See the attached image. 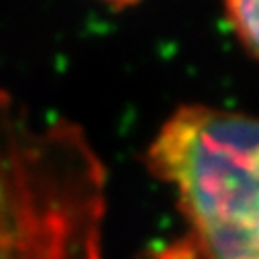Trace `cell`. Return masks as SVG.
I'll use <instances>...</instances> for the list:
<instances>
[{"label":"cell","mask_w":259,"mask_h":259,"mask_svg":"<svg viewBox=\"0 0 259 259\" xmlns=\"http://www.w3.org/2000/svg\"><path fill=\"white\" fill-rule=\"evenodd\" d=\"M104 190L76 124L0 92V259H100Z\"/></svg>","instance_id":"6da1fadb"},{"label":"cell","mask_w":259,"mask_h":259,"mask_svg":"<svg viewBox=\"0 0 259 259\" xmlns=\"http://www.w3.org/2000/svg\"><path fill=\"white\" fill-rule=\"evenodd\" d=\"M186 235L153 259H259V116L180 106L145 151Z\"/></svg>","instance_id":"7a4b0ae2"},{"label":"cell","mask_w":259,"mask_h":259,"mask_svg":"<svg viewBox=\"0 0 259 259\" xmlns=\"http://www.w3.org/2000/svg\"><path fill=\"white\" fill-rule=\"evenodd\" d=\"M223 9L237 39L259 61V0H223Z\"/></svg>","instance_id":"3957f363"},{"label":"cell","mask_w":259,"mask_h":259,"mask_svg":"<svg viewBox=\"0 0 259 259\" xmlns=\"http://www.w3.org/2000/svg\"><path fill=\"white\" fill-rule=\"evenodd\" d=\"M98 3L108 5V7H112V9H126V7L137 5L139 0H98Z\"/></svg>","instance_id":"277c9868"}]
</instances>
